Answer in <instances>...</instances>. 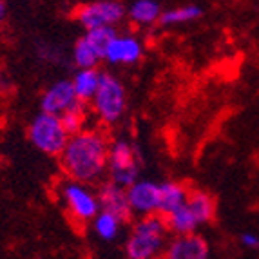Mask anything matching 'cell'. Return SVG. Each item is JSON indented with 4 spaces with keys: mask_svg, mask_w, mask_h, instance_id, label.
<instances>
[{
    "mask_svg": "<svg viewBox=\"0 0 259 259\" xmlns=\"http://www.w3.org/2000/svg\"><path fill=\"white\" fill-rule=\"evenodd\" d=\"M109 145L107 136L98 129H83L73 134L58 156L62 170L69 180L87 185L102 182L107 174Z\"/></svg>",
    "mask_w": 259,
    "mask_h": 259,
    "instance_id": "obj_1",
    "label": "cell"
},
{
    "mask_svg": "<svg viewBox=\"0 0 259 259\" xmlns=\"http://www.w3.org/2000/svg\"><path fill=\"white\" fill-rule=\"evenodd\" d=\"M167 221L160 214L134 221L125 241L127 259H161L168 239Z\"/></svg>",
    "mask_w": 259,
    "mask_h": 259,
    "instance_id": "obj_2",
    "label": "cell"
},
{
    "mask_svg": "<svg viewBox=\"0 0 259 259\" xmlns=\"http://www.w3.org/2000/svg\"><path fill=\"white\" fill-rule=\"evenodd\" d=\"M109 182L129 189L140 180V149L127 136H118L109 145Z\"/></svg>",
    "mask_w": 259,
    "mask_h": 259,
    "instance_id": "obj_3",
    "label": "cell"
},
{
    "mask_svg": "<svg viewBox=\"0 0 259 259\" xmlns=\"http://www.w3.org/2000/svg\"><path fill=\"white\" fill-rule=\"evenodd\" d=\"M95 116L105 125H114L123 118L127 111V93L121 80L112 73L102 74L98 91L91 100Z\"/></svg>",
    "mask_w": 259,
    "mask_h": 259,
    "instance_id": "obj_4",
    "label": "cell"
},
{
    "mask_svg": "<svg viewBox=\"0 0 259 259\" xmlns=\"http://www.w3.org/2000/svg\"><path fill=\"white\" fill-rule=\"evenodd\" d=\"M27 138L36 151L48 156H60L69 142L71 134L64 127V121L56 114L40 111L27 127Z\"/></svg>",
    "mask_w": 259,
    "mask_h": 259,
    "instance_id": "obj_5",
    "label": "cell"
},
{
    "mask_svg": "<svg viewBox=\"0 0 259 259\" xmlns=\"http://www.w3.org/2000/svg\"><path fill=\"white\" fill-rule=\"evenodd\" d=\"M58 199L65 207L69 218L78 225L91 223L100 208L98 192L91 189V185L82 182H74V180H65L58 185Z\"/></svg>",
    "mask_w": 259,
    "mask_h": 259,
    "instance_id": "obj_6",
    "label": "cell"
},
{
    "mask_svg": "<svg viewBox=\"0 0 259 259\" xmlns=\"http://www.w3.org/2000/svg\"><path fill=\"white\" fill-rule=\"evenodd\" d=\"M125 17L127 9L120 0H93L82 4L74 13V18L83 27V31L102 29V27L116 29V26L121 24Z\"/></svg>",
    "mask_w": 259,
    "mask_h": 259,
    "instance_id": "obj_7",
    "label": "cell"
},
{
    "mask_svg": "<svg viewBox=\"0 0 259 259\" xmlns=\"http://www.w3.org/2000/svg\"><path fill=\"white\" fill-rule=\"evenodd\" d=\"M114 35H116V29L112 27L83 31V35L74 42L73 51H71V60L76 65V69L96 67L104 60L105 49Z\"/></svg>",
    "mask_w": 259,
    "mask_h": 259,
    "instance_id": "obj_8",
    "label": "cell"
},
{
    "mask_svg": "<svg viewBox=\"0 0 259 259\" xmlns=\"http://www.w3.org/2000/svg\"><path fill=\"white\" fill-rule=\"evenodd\" d=\"M127 198L134 216H154L160 212V183L140 178L127 189Z\"/></svg>",
    "mask_w": 259,
    "mask_h": 259,
    "instance_id": "obj_9",
    "label": "cell"
},
{
    "mask_svg": "<svg viewBox=\"0 0 259 259\" xmlns=\"http://www.w3.org/2000/svg\"><path fill=\"white\" fill-rule=\"evenodd\" d=\"M143 58V42L133 33H116L105 49L109 65H134Z\"/></svg>",
    "mask_w": 259,
    "mask_h": 259,
    "instance_id": "obj_10",
    "label": "cell"
},
{
    "mask_svg": "<svg viewBox=\"0 0 259 259\" xmlns=\"http://www.w3.org/2000/svg\"><path fill=\"white\" fill-rule=\"evenodd\" d=\"M76 104H80V100L76 98L73 82L67 80V78H64V80L53 82L51 85L42 93V98H40V111L62 116V114H65L67 111H71Z\"/></svg>",
    "mask_w": 259,
    "mask_h": 259,
    "instance_id": "obj_11",
    "label": "cell"
},
{
    "mask_svg": "<svg viewBox=\"0 0 259 259\" xmlns=\"http://www.w3.org/2000/svg\"><path fill=\"white\" fill-rule=\"evenodd\" d=\"M210 248L203 236L187 234L168 239L161 259H208Z\"/></svg>",
    "mask_w": 259,
    "mask_h": 259,
    "instance_id": "obj_12",
    "label": "cell"
},
{
    "mask_svg": "<svg viewBox=\"0 0 259 259\" xmlns=\"http://www.w3.org/2000/svg\"><path fill=\"white\" fill-rule=\"evenodd\" d=\"M98 199L102 210L116 214L123 221H127L133 216V212H131L129 207V198H127V189L116 185V183L105 182L98 190Z\"/></svg>",
    "mask_w": 259,
    "mask_h": 259,
    "instance_id": "obj_13",
    "label": "cell"
},
{
    "mask_svg": "<svg viewBox=\"0 0 259 259\" xmlns=\"http://www.w3.org/2000/svg\"><path fill=\"white\" fill-rule=\"evenodd\" d=\"M190 190L180 182H161L160 183V216L167 218L172 212L187 203Z\"/></svg>",
    "mask_w": 259,
    "mask_h": 259,
    "instance_id": "obj_14",
    "label": "cell"
},
{
    "mask_svg": "<svg viewBox=\"0 0 259 259\" xmlns=\"http://www.w3.org/2000/svg\"><path fill=\"white\" fill-rule=\"evenodd\" d=\"M102 71L98 67H89V69H76L73 74L71 82H73L76 98L83 104H91V100L95 98L96 91H98L100 82H102Z\"/></svg>",
    "mask_w": 259,
    "mask_h": 259,
    "instance_id": "obj_15",
    "label": "cell"
},
{
    "mask_svg": "<svg viewBox=\"0 0 259 259\" xmlns=\"http://www.w3.org/2000/svg\"><path fill=\"white\" fill-rule=\"evenodd\" d=\"M161 9L158 0H134L127 9V17L138 27H149L158 24L161 18Z\"/></svg>",
    "mask_w": 259,
    "mask_h": 259,
    "instance_id": "obj_16",
    "label": "cell"
},
{
    "mask_svg": "<svg viewBox=\"0 0 259 259\" xmlns=\"http://www.w3.org/2000/svg\"><path fill=\"white\" fill-rule=\"evenodd\" d=\"M187 207L199 225H207L216 216V201L208 192H203V190H190Z\"/></svg>",
    "mask_w": 259,
    "mask_h": 259,
    "instance_id": "obj_17",
    "label": "cell"
},
{
    "mask_svg": "<svg viewBox=\"0 0 259 259\" xmlns=\"http://www.w3.org/2000/svg\"><path fill=\"white\" fill-rule=\"evenodd\" d=\"M125 221L118 218L116 214H111L107 210H100L98 216L91 221L93 230H95L96 238L104 239V241H114L121 232V225Z\"/></svg>",
    "mask_w": 259,
    "mask_h": 259,
    "instance_id": "obj_18",
    "label": "cell"
},
{
    "mask_svg": "<svg viewBox=\"0 0 259 259\" xmlns=\"http://www.w3.org/2000/svg\"><path fill=\"white\" fill-rule=\"evenodd\" d=\"M167 221V227H168V232H172L174 236H187V234H196V230L201 227L198 223L194 216H192V212L189 210L187 203L183 207H180L176 212H172L170 216L165 218Z\"/></svg>",
    "mask_w": 259,
    "mask_h": 259,
    "instance_id": "obj_19",
    "label": "cell"
},
{
    "mask_svg": "<svg viewBox=\"0 0 259 259\" xmlns=\"http://www.w3.org/2000/svg\"><path fill=\"white\" fill-rule=\"evenodd\" d=\"M203 15V9L196 4H187V6H178V8L165 9L161 13L160 24L165 27L170 26H180V24H187Z\"/></svg>",
    "mask_w": 259,
    "mask_h": 259,
    "instance_id": "obj_20",
    "label": "cell"
},
{
    "mask_svg": "<svg viewBox=\"0 0 259 259\" xmlns=\"http://www.w3.org/2000/svg\"><path fill=\"white\" fill-rule=\"evenodd\" d=\"M83 102L74 105L71 111H67L65 114H62V121H64V127L67 129V133L73 136V134L80 133V131L85 129V118H87V111Z\"/></svg>",
    "mask_w": 259,
    "mask_h": 259,
    "instance_id": "obj_21",
    "label": "cell"
},
{
    "mask_svg": "<svg viewBox=\"0 0 259 259\" xmlns=\"http://www.w3.org/2000/svg\"><path fill=\"white\" fill-rule=\"evenodd\" d=\"M36 56L40 60L48 62V64H62L64 60V51L58 46L49 42H38L36 44Z\"/></svg>",
    "mask_w": 259,
    "mask_h": 259,
    "instance_id": "obj_22",
    "label": "cell"
},
{
    "mask_svg": "<svg viewBox=\"0 0 259 259\" xmlns=\"http://www.w3.org/2000/svg\"><path fill=\"white\" fill-rule=\"evenodd\" d=\"M241 243L245 246H248V248H257V246H259V238L252 232H245L241 236Z\"/></svg>",
    "mask_w": 259,
    "mask_h": 259,
    "instance_id": "obj_23",
    "label": "cell"
},
{
    "mask_svg": "<svg viewBox=\"0 0 259 259\" xmlns=\"http://www.w3.org/2000/svg\"><path fill=\"white\" fill-rule=\"evenodd\" d=\"M6 17H8V6L4 0H0V24L6 20Z\"/></svg>",
    "mask_w": 259,
    "mask_h": 259,
    "instance_id": "obj_24",
    "label": "cell"
},
{
    "mask_svg": "<svg viewBox=\"0 0 259 259\" xmlns=\"http://www.w3.org/2000/svg\"><path fill=\"white\" fill-rule=\"evenodd\" d=\"M38 259H46V257H38Z\"/></svg>",
    "mask_w": 259,
    "mask_h": 259,
    "instance_id": "obj_25",
    "label": "cell"
},
{
    "mask_svg": "<svg viewBox=\"0 0 259 259\" xmlns=\"http://www.w3.org/2000/svg\"><path fill=\"white\" fill-rule=\"evenodd\" d=\"M257 248H259V246H257Z\"/></svg>",
    "mask_w": 259,
    "mask_h": 259,
    "instance_id": "obj_26",
    "label": "cell"
}]
</instances>
